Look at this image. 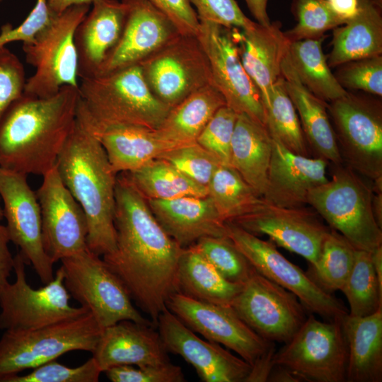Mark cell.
Returning a JSON list of instances; mask_svg holds the SVG:
<instances>
[{
    "label": "cell",
    "instance_id": "d6a6232c",
    "mask_svg": "<svg viewBox=\"0 0 382 382\" xmlns=\"http://www.w3.org/2000/svg\"><path fill=\"white\" fill-rule=\"evenodd\" d=\"M226 100L212 83L195 91L171 108L156 130L166 139L184 145L196 139Z\"/></svg>",
    "mask_w": 382,
    "mask_h": 382
},
{
    "label": "cell",
    "instance_id": "30bf717a",
    "mask_svg": "<svg viewBox=\"0 0 382 382\" xmlns=\"http://www.w3.org/2000/svg\"><path fill=\"white\" fill-rule=\"evenodd\" d=\"M341 320L321 321L310 313L274 352L273 364L287 369L301 381L345 382L347 352Z\"/></svg>",
    "mask_w": 382,
    "mask_h": 382
},
{
    "label": "cell",
    "instance_id": "c3c4849f",
    "mask_svg": "<svg viewBox=\"0 0 382 382\" xmlns=\"http://www.w3.org/2000/svg\"><path fill=\"white\" fill-rule=\"evenodd\" d=\"M190 1L197 8L199 20L241 30L248 28L255 23L243 13L235 0H190Z\"/></svg>",
    "mask_w": 382,
    "mask_h": 382
},
{
    "label": "cell",
    "instance_id": "91938a15",
    "mask_svg": "<svg viewBox=\"0 0 382 382\" xmlns=\"http://www.w3.org/2000/svg\"><path fill=\"white\" fill-rule=\"evenodd\" d=\"M2 1H4V0H0V2Z\"/></svg>",
    "mask_w": 382,
    "mask_h": 382
},
{
    "label": "cell",
    "instance_id": "60d3db41",
    "mask_svg": "<svg viewBox=\"0 0 382 382\" xmlns=\"http://www.w3.org/2000/svg\"><path fill=\"white\" fill-rule=\"evenodd\" d=\"M291 9L297 23L284 32L291 42L324 37L327 30L345 23L326 0H291Z\"/></svg>",
    "mask_w": 382,
    "mask_h": 382
},
{
    "label": "cell",
    "instance_id": "6da1fadb",
    "mask_svg": "<svg viewBox=\"0 0 382 382\" xmlns=\"http://www.w3.org/2000/svg\"><path fill=\"white\" fill-rule=\"evenodd\" d=\"M114 224L116 248L103 260L156 328L169 296L177 291L185 248L165 231L128 173L117 175Z\"/></svg>",
    "mask_w": 382,
    "mask_h": 382
},
{
    "label": "cell",
    "instance_id": "f907efd6",
    "mask_svg": "<svg viewBox=\"0 0 382 382\" xmlns=\"http://www.w3.org/2000/svg\"><path fill=\"white\" fill-rule=\"evenodd\" d=\"M162 12L183 35L197 36L200 21L190 0H148Z\"/></svg>",
    "mask_w": 382,
    "mask_h": 382
},
{
    "label": "cell",
    "instance_id": "2e32d148",
    "mask_svg": "<svg viewBox=\"0 0 382 382\" xmlns=\"http://www.w3.org/2000/svg\"><path fill=\"white\" fill-rule=\"evenodd\" d=\"M231 306L257 334L274 343L288 342L308 313L296 295L256 271L243 284Z\"/></svg>",
    "mask_w": 382,
    "mask_h": 382
},
{
    "label": "cell",
    "instance_id": "f35d334b",
    "mask_svg": "<svg viewBox=\"0 0 382 382\" xmlns=\"http://www.w3.org/2000/svg\"><path fill=\"white\" fill-rule=\"evenodd\" d=\"M341 291L352 316H366L382 308V286L373 267L371 252L356 250L353 267Z\"/></svg>",
    "mask_w": 382,
    "mask_h": 382
},
{
    "label": "cell",
    "instance_id": "ba28073f",
    "mask_svg": "<svg viewBox=\"0 0 382 382\" xmlns=\"http://www.w3.org/2000/svg\"><path fill=\"white\" fill-rule=\"evenodd\" d=\"M60 261L69 294L102 329L125 320L155 327L134 306L122 282L100 256L86 248Z\"/></svg>",
    "mask_w": 382,
    "mask_h": 382
},
{
    "label": "cell",
    "instance_id": "cb8c5ba5",
    "mask_svg": "<svg viewBox=\"0 0 382 382\" xmlns=\"http://www.w3.org/2000/svg\"><path fill=\"white\" fill-rule=\"evenodd\" d=\"M147 202L165 231L183 248L202 237L227 236L226 222L208 195Z\"/></svg>",
    "mask_w": 382,
    "mask_h": 382
},
{
    "label": "cell",
    "instance_id": "ffe728a7",
    "mask_svg": "<svg viewBox=\"0 0 382 382\" xmlns=\"http://www.w3.org/2000/svg\"><path fill=\"white\" fill-rule=\"evenodd\" d=\"M158 330L168 352L180 355L204 382H245L252 366L221 345L204 340L167 307L160 313Z\"/></svg>",
    "mask_w": 382,
    "mask_h": 382
},
{
    "label": "cell",
    "instance_id": "f6af8a7d",
    "mask_svg": "<svg viewBox=\"0 0 382 382\" xmlns=\"http://www.w3.org/2000/svg\"><path fill=\"white\" fill-rule=\"evenodd\" d=\"M335 76L345 88L361 90L382 96V57L364 58L345 63Z\"/></svg>",
    "mask_w": 382,
    "mask_h": 382
},
{
    "label": "cell",
    "instance_id": "b9f144b4",
    "mask_svg": "<svg viewBox=\"0 0 382 382\" xmlns=\"http://www.w3.org/2000/svg\"><path fill=\"white\" fill-rule=\"evenodd\" d=\"M158 158L164 159L197 183L207 187L220 162L197 142L172 149Z\"/></svg>",
    "mask_w": 382,
    "mask_h": 382
},
{
    "label": "cell",
    "instance_id": "484cf974",
    "mask_svg": "<svg viewBox=\"0 0 382 382\" xmlns=\"http://www.w3.org/2000/svg\"><path fill=\"white\" fill-rule=\"evenodd\" d=\"M235 35L243 66L263 103L282 76V64L291 42L277 22L267 26L255 22L243 30L235 28Z\"/></svg>",
    "mask_w": 382,
    "mask_h": 382
},
{
    "label": "cell",
    "instance_id": "bcb514c9",
    "mask_svg": "<svg viewBox=\"0 0 382 382\" xmlns=\"http://www.w3.org/2000/svg\"><path fill=\"white\" fill-rule=\"evenodd\" d=\"M112 382H183L185 376L180 366L168 361L141 366L122 365L104 371Z\"/></svg>",
    "mask_w": 382,
    "mask_h": 382
},
{
    "label": "cell",
    "instance_id": "7dc6e473",
    "mask_svg": "<svg viewBox=\"0 0 382 382\" xmlns=\"http://www.w3.org/2000/svg\"><path fill=\"white\" fill-rule=\"evenodd\" d=\"M25 70L18 57L0 47V120L10 105L23 93Z\"/></svg>",
    "mask_w": 382,
    "mask_h": 382
},
{
    "label": "cell",
    "instance_id": "52a82bcc",
    "mask_svg": "<svg viewBox=\"0 0 382 382\" xmlns=\"http://www.w3.org/2000/svg\"><path fill=\"white\" fill-rule=\"evenodd\" d=\"M103 329L90 312L29 331H5L0 339V381L71 351L95 350Z\"/></svg>",
    "mask_w": 382,
    "mask_h": 382
},
{
    "label": "cell",
    "instance_id": "e575fe53",
    "mask_svg": "<svg viewBox=\"0 0 382 382\" xmlns=\"http://www.w3.org/2000/svg\"><path fill=\"white\" fill-rule=\"evenodd\" d=\"M128 173L147 199H170L208 195L207 187L197 183L162 158L154 159Z\"/></svg>",
    "mask_w": 382,
    "mask_h": 382
},
{
    "label": "cell",
    "instance_id": "83f0119b",
    "mask_svg": "<svg viewBox=\"0 0 382 382\" xmlns=\"http://www.w3.org/2000/svg\"><path fill=\"white\" fill-rule=\"evenodd\" d=\"M282 76L287 94L299 115L307 144L318 157L325 159L332 165L343 163L328 113V105L301 83L287 54L282 64Z\"/></svg>",
    "mask_w": 382,
    "mask_h": 382
},
{
    "label": "cell",
    "instance_id": "f5cc1de1",
    "mask_svg": "<svg viewBox=\"0 0 382 382\" xmlns=\"http://www.w3.org/2000/svg\"><path fill=\"white\" fill-rule=\"evenodd\" d=\"M335 13L345 23L354 18L359 11V0H326Z\"/></svg>",
    "mask_w": 382,
    "mask_h": 382
},
{
    "label": "cell",
    "instance_id": "74e56055",
    "mask_svg": "<svg viewBox=\"0 0 382 382\" xmlns=\"http://www.w3.org/2000/svg\"><path fill=\"white\" fill-rule=\"evenodd\" d=\"M356 250L342 234L330 228L307 275L326 292L341 291L353 267Z\"/></svg>",
    "mask_w": 382,
    "mask_h": 382
},
{
    "label": "cell",
    "instance_id": "8d00e7d4",
    "mask_svg": "<svg viewBox=\"0 0 382 382\" xmlns=\"http://www.w3.org/2000/svg\"><path fill=\"white\" fill-rule=\"evenodd\" d=\"M262 103L266 127L272 137L294 153L308 156V144L282 76L274 83Z\"/></svg>",
    "mask_w": 382,
    "mask_h": 382
},
{
    "label": "cell",
    "instance_id": "3957f363",
    "mask_svg": "<svg viewBox=\"0 0 382 382\" xmlns=\"http://www.w3.org/2000/svg\"><path fill=\"white\" fill-rule=\"evenodd\" d=\"M56 166L66 187L83 209L88 224L87 248L99 256L116 248L117 175L107 154L79 108Z\"/></svg>",
    "mask_w": 382,
    "mask_h": 382
},
{
    "label": "cell",
    "instance_id": "ac0fdd59",
    "mask_svg": "<svg viewBox=\"0 0 382 382\" xmlns=\"http://www.w3.org/2000/svg\"><path fill=\"white\" fill-rule=\"evenodd\" d=\"M230 222L255 235H266L278 245L314 265L330 230L312 208L282 207L264 202L254 212Z\"/></svg>",
    "mask_w": 382,
    "mask_h": 382
},
{
    "label": "cell",
    "instance_id": "836d02e7",
    "mask_svg": "<svg viewBox=\"0 0 382 382\" xmlns=\"http://www.w3.org/2000/svg\"><path fill=\"white\" fill-rule=\"evenodd\" d=\"M323 41V37L291 42L287 56L301 83L319 99L330 103L348 92L331 72Z\"/></svg>",
    "mask_w": 382,
    "mask_h": 382
},
{
    "label": "cell",
    "instance_id": "8992f818",
    "mask_svg": "<svg viewBox=\"0 0 382 382\" xmlns=\"http://www.w3.org/2000/svg\"><path fill=\"white\" fill-rule=\"evenodd\" d=\"M91 4L72 6L53 15L30 43L23 44L25 59L35 69L23 93L37 98L56 94L62 87H79V62L74 36Z\"/></svg>",
    "mask_w": 382,
    "mask_h": 382
},
{
    "label": "cell",
    "instance_id": "d4e9b609",
    "mask_svg": "<svg viewBox=\"0 0 382 382\" xmlns=\"http://www.w3.org/2000/svg\"><path fill=\"white\" fill-rule=\"evenodd\" d=\"M127 15V6L123 0H96L93 3L74 36L79 79L97 73L120 40Z\"/></svg>",
    "mask_w": 382,
    "mask_h": 382
},
{
    "label": "cell",
    "instance_id": "8fae6325",
    "mask_svg": "<svg viewBox=\"0 0 382 382\" xmlns=\"http://www.w3.org/2000/svg\"><path fill=\"white\" fill-rule=\"evenodd\" d=\"M226 235L255 270L291 291L306 311L325 320H341L348 313L343 303L320 288L300 267L286 259L272 241L260 238L235 224L226 221Z\"/></svg>",
    "mask_w": 382,
    "mask_h": 382
},
{
    "label": "cell",
    "instance_id": "680465c9",
    "mask_svg": "<svg viewBox=\"0 0 382 382\" xmlns=\"http://www.w3.org/2000/svg\"><path fill=\"white\" fill-rule=\"evenodd\" d=\"M4 218V212L3 209L0 206V221Z\"/></svg>",
    "mask_w": 382,
    "mask_h": 382
},
{
    "label": "cell",
    "instance_id": "4316f807",
    "mask_svg": "<svg viewBox=\"0 0 382 382\" xmlns=\"http://www.w3.org/2000/svg\"><path fill=\"white\" fill-rule=\"evenodd\" d=\"M87 120L116 174L134 171L166 151L182 146L166 139L156 129L134 125L97 127Z\"/></svg>",
    "mask_w": 382,
    "mask_h": 382
},
{
    "label": "cell",
    "instance_id": "5bb4252c",
    "mask_svg": "<svg viewBox=\"0 0 382 382\" xmlns=\"http://www.w3.org/2000/svg\"><path fill=\"white\" fill-rule=\"evenodd\" d=\"M199 21L197 37L208 58L212 83L226 105L266 126L261 96L241 62L235 28Z\"/></svg>",
    "mask_w": 382,
    "mask_h": 382
},
{
    "label": "cell",
    "instance_id": "ee69618b",
    "mask_svg": "<svg viewBox=\"0 0 382 382\" xmlns=\"http://www.w3.org/2000/svg\"><path fill=\"white\" fill-rule=\"evenodd\" d=\"M33 369L26 375L6 376L0 382H97L103 373L92 357L76 367L66 366L52 360Z\"/></svg>",
    "mask_w": 382,
    "mask_h": 382
},
{
    "label": "cell",
    "instance_id": "7bdbcfd3",
    "mask_svg": "<svg viewBox=\"0 0 382 382\" xmlns=\"http://www.w3.org/2000/svg\"><path fill=\"white\" fill-rule=\"evenodd\" d=\"M238 115L226 105L220 108L196 139L222 165L231 166V144Z\"/></svg>",
    "mask_w": 382,
    "mask_h": 382
},
{
    "label": "cell",
    "instance_id": "9f6ffc18",
    "mask_svg": "<svg viewBox=\"0 0 382 382\" xmlns=\"http://www.w3.org/2000/svg\"><path fill=\"white\" fill-rule=\"evenodd\" d=\"M96 0H48V6L53 14H60L68 8L79 4H91Z\"/></svg>",
    "mask_w": 382,
    "mask_h": 382
},
{
    "label": "cell",
    "instance_id": "9c48e42d",
    "mask_svg": "<svg viewBox=\"0 0 382 382\" xmlns=\"http://www.w3.org/2000/svg\"><path fill=\"white\" fill-rule=\"evenodd\" d=\"M26 261L21 253L14 257L16 281L7 282L0 290V329L29 331L41 328L87 313L83 307L69 303V294L64 284L62 267L53 279L39 289L26 280Z\"/></svg>",
    "mask_w": 382,
    "mask_h": 382
},
{
    "label": "cell",
    "instance_id": "d590c367",
    "mask_svg": "<svg viewBox=\"0 0 382 382\" xmlns=\"http://www.w3.org/2000/svg\"><path fill=\"white\" fill-rule=\"evenodd\" d=\"M207 188L208 195L225 222L254 212L264 202L231 166L219 165Z\"/></svg>",
    "mask_w": 382,
    "mask_h": 382
},
{
    "label": "cell",
    "instance_id": "11a10c76",
    "mask_svg": "<svg viewBox=\"0 0 382 382\" xmlns=\"http://www.w3.org/2000/svg\"><path fill=\"white\" fill-rule=\"evenodd\" d=\"M267 381L299 382L301 381L287 369L274 365V367L268 376Z\"/></svg>",
    "mask_w": 382,
    "mask_h": 382
},
{
    "label": "cell",
    "instance_id": "681fc988",
    "mask_svg": "<svg viewBox=\"0 0 382 382\" xmlns=\"http://www.w3.org/2000/svg\"><path fill=\"white\" fill-rule=\"evenodd\" d=\"M53 15L49 8L48 0H37L34 8L19 25L13 28L10 23H6L1 26L0 47L15 41H21L23 44L32 42Z\"/></svg>",
    "mask_w": 382,
    "mask_h": 382
},
{
    "label": "cell",
    "instance_id": "5b68a950",
    "mask_svg": "<svg viewBox=\"0 0 382 382\" xmlns=\"http://www.w3.org/2000/svg\"><path fill=\"white\" fill-rule=\"evenodd\" d=\"M332 166L331 178L309 192L307 204L356 249L372 252L382 245L372 181L344 163Z\"/></svg>",
    "mask_w": 382,
    "mask_h": 382
},
{
    "label": "cell",
    "instance_id": "d6986e66",
    "mask_svg": "<svg viewBox=\"0 0 382 382\" xmlns=\"http://www.w3.org/2000/svg\"><path fill=\"white\" fill-rule=\"evenodd\" d=\"M35 192L40 204L42 242L53 263L86 248L85 213L64 184L57 166L46 173Z\"/></svg>",
    "mask_w": 382,
    "mask_h": 382
},
{
    "label": "cell",
    "instance_id": "4fadbf2b",
    "mask_svg": "<svg viewBox=\"0 0 382 382\" xmlns=\"http://www.w3.org/2000/svg\"><path fill=\"white\" fill-rule=\"evenodd\" d=\"M139 64L151 93L170 108L212 83L209 60L197 36L179 35Z\"/></svg>",
    "mask_w": 382,
    "mask_h": 382
},
{
    "label": "cell",
    "instance_id": "e0dca14e",
    "mask_svg": "<svg viewBox=\"0 0 382 382\" xmlns=\"http://www.w3.org/2000/svg\"><path fill=\"white\" fill-rule=\"evenodd\" d=\"M0 196L10 241L20 248L41 282L49 283L54 277V263L44 248L40 204L27 175L0 167Z\"/></svg>",
    "mask_w": 382,
    "mask_h": 382
},
{
    "label": "cell",
    "instance_id": "4dcf8cb0",
    "mask_svg": "<svg viewBox=\"0 0 382 382\" xmlns=\"http://www.w3.org/2000/svg\"><path fill=\"white\" fill-rule=\"evenodd\" d=\"M272 149L267 127L245 114H238L231 144L230 164L262 197Z\"/></svg>",
    "mask_w": 382,
    "mask_h": 382
},
{
    "label": "cell",
    "instance_id": "6f0895ef",
    "mask_svg": "<svg viewBox=\"0 0 382 382\" xmlns=\"http://www.w3.org/2000/svg\"><path fill=\"white\" fill-rule=\"evenodd\" d=\"M371 257L378 282L382 286V245L371 252Z\"/></svg>",
    "mask_w": 382,
    "mask_h": 382
},
{
    "label": "cell",
    "instance_id": "f546056e",
    "mask_svg": "<svg viewBox=\"0 0 382 382\" xmlns=\"http://www.w3.org/2000/svg\"><path fill=\"white\" fill-rule=\"evenodd\" d=\"M332 45L330 67L381 55V0H359L357 15L334 28Z\"/></svg>",
    "mask_w": 382,
    "mask_h": 382
},
{
    "label": "cell",
    "instance_id": "ab89813d",
    "mask_svg": "<svg viewBox=\"0 0 382 382\" xmlns=\"http://www.w3.org/2000/svg\"><path fill=\"white\" fill-rule=\"evenodd\" d=\"M193 245L230 282L243 284L255 271L227 236L202 237Z\"/></svg>",
    "mask_w": 382,
    "mask_h": 382
},
{
    "label": "cell",
    "instance_id": "db71d44e",
    "mask_svg": "<svg viewBox=\"0 0 382 382\" xmlns=\"http://www.w3.org/2000/svg\"><path fill=\"white\" fill-rule=\"evenodd\" d=\"M245 1L257 23L265 26L271 24L267 11L268 0H245Z\"/></svg>",
    "mask_w": 382,
    "mask_h": 382
},
{
    "label": "cell",
    "instance_id": "7a4b0ae2",
    "mask_svg": "<svg viewBox=\"0 0 382 382\" xmlns=\"http://www.w3.org/2000/svg\"><path fill=\"white\" fill-rule=\"evenodd\" d=\"M79 87L64 86L54 95L23 94L0 120V167L43 176L53 168L74 128Z\"/></svg>",
    "mask_w": 382,
    "mask_h": 382
},
{
    "label": "cell",
    "instance_id": "603a6c76",
    "mask_svg": "<svg viewBox=\"0 0 382 382\" xmlns=\"http://www.w3.org/2000/svg\"><path fill=\"white\" fill-rule=\"evenodd\" d=\"M168 353L156 328L125 320L103 329L92 357L104 372L117 366L166 363Z\"/></svg>",
    "mask_w": 382,
    "mask_h": 382
},
{
    "label": "cell",
    "instance_id": "1f68e13d",
    "mask_svg": "<svg viewBox=\"0 0 382 382\" xmlns=\"http://www.w3.org/2000/svg\"><path fill=\"white\" fill-rule=\"evenodd\" d=\"M177 291L197 301L231 306L243 284L224 278L193 245L185 248L178 267Z\"/></svg>",
    "mask_w": 382,
    "mask_h": 382
},
{
    "label": "cell",
    "instance_id": "9a60e30c",
    "mask_svg": "<svg viewBox=\"0 0 382 382\" xmlns=\"http://www.w3.org/2000/svg\"><path fill=\"white\" fill-rule=\"evenodd\" d=\"M166 307L195 333L233 351L251 366L275 351L274 343L257 334L231 306L197 301L176 291Z\"/></svg>",
    "mask_w": 382,
    "mask_h": 382
},
{
    "label": "cell",
    "instance_id": "816d5d0a",
    "mask_svg": "<svg viewBox=\"0 0 382 382\" xmlns=\"http://www.w3.org/2000/svg\"><path fill=\"white\" fill-rule=\"evenodd\" d=\"M10 238L6 226L0 224V290L7 283L13 270L14 257L12 256L8 243Z\"/></svg>",
    "mask_w": 382,
    "mask_h": 382
},
{
    "label": "cell",
    "instance_id": "44dd1931",
    "mask_svg": "<svg viewBox=\"0 0 382 382\" xmlns=\"http://www.w3.org/2000/svg\"><path fill=\"white\" fill-rule=\"evenodd\" d=\"M123 1L127 6V15L122 35L96 74L139 64L180 35L173 23L148 0Z\"/></svg>",
    "mask_w": 382,
    "mask_h": 382
},
{
    "label": "cell",
    "instance_id": "7c38bea8",
    "mask_svg": "<svg viewBox=\"0 0 382 382\" xmlns=\"http://www.w3.org/2000/svg\"><path fill=\"white\" fill-rule=\"evenodd\" d=\"M327 108L343 163L371 181L382 178L381 103L347 93Z\"/></svg>",
    "mask_w": 382,
    "mask_h": 382
},
{
    "label": "cell",
    "instance_id": "277c9868",
    "mask_svg": "<svg viewBox=\"0 0 382 382\" xmlns=\"http://www.w3.org/2000/svg\"><path fill=\"white\" fill-rule=\"evenodd\" d=\"M79 106L97 127L134 125L156 129L170 107L150 91L139 64L80 78Z\"/></svg>",
    "mask_w": 382,
    "mask_h": 382
},
{
    "label": "cell",
    "instance_id": "7402d4cb",
    "mask_svg": "<svg viewBox=\"0 0 382 382\" xmlns=\"http://www.w3.org/2000/svg\"><path fill=\"white\" fill-rule=\"evenodd\" d=\"M329 162L294 153L272 137V149L267 180L262 198L282 207L307 204L309 192L328 179Z\"/></svg>",
    "mask_w": 382,
    "mask_h": 382
},
{
    "label": "cell",
    "instance_id": "f1b7e54d",
    "mask_svg": "<svg viewBox=\"0 0 382 382\" xmlns=\"http://www.w3.org/2000/svg\"><path fill=\"white\" fill-rule=\"evenodd\" d=\"M341 325L347 352L346 381H382V308L364 317L347 313Z\"/></svg>",
    "mask_w": 382,
    "mask_h": 382
}]
</instances>
